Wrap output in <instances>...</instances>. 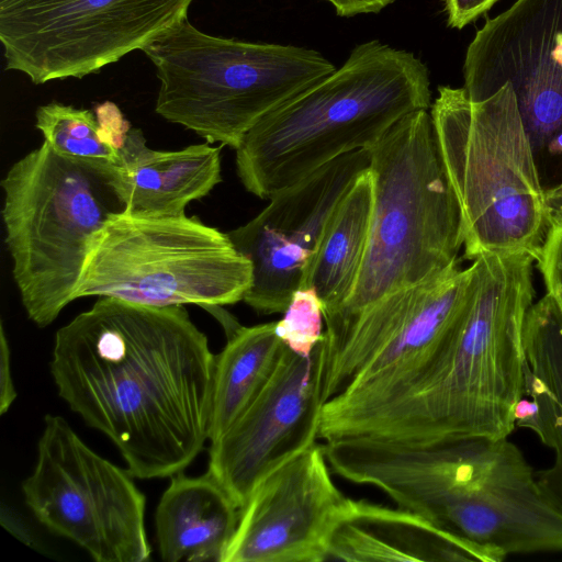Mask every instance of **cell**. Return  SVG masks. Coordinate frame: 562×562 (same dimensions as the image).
I'll list each match as a JSON object with an SVG mask.
<instances>
[{
	"mask_svg": "<svg viewBox=\"0 0 562 562\" xmlns=\"http://www.w3.org/2000/svg\"><path fill=\"white\" fill-rule=\"evenodd\" d=\"M215 355L178 306L99 297L55 336L59 396L138 479L182 472L209 440Z\"/></svg>",
	"mask_w": 562,
	"mask_h": 562,
	"instance_id": "cell-1",
	"label": "cell"
},
{
	"mask_svg": "<svg viewBox=\"0 0 562 562\" xmlns=\"http://www.w3.org/2000/svg\"><path fill=\"white\" fill-rule=\"evenodd\" d=\"M533 261L527 254L474 258L469 297L415 382L335 439L508 438L522 392V334L532 305Z\"/></svg>",
	"mask_w": 562,
	"mask_h": 562,
	"instance_id": "cell-2",
	"label": "cell"
},
{
	"mask_svg": "<svg viewBox=\"0 0 562 562\" xmlns=\"http://www.w3.org/2000/svg\"><path fill=\"white\" fill-rule=\"evenodd\" d=\"M359 480L477 547L492 562L562 551V509L507 438L370 441Z\"/></svg>",
	"mask_w": 562,
	"mask_h": 562,
	"instance_id": "cell-3",
	"label": "cell"
},
{
	"mask_svg": "<svg viewBox=\"0 0 562 562\" xmlns=\"http://www.w3.org/2000/svg\"><path fill=\"white\" fill-rule=\"evenodd\" d=\"M427 66L380 41L355 47L344 65L262 116L236 150L244 188L270 199L430 106Z\"/></svg>",
	"mask_w": 562,
	"mask_h": 562,
	"instance_id": "cell-4",
	"label": "cell"
},
{
	"mask_svg": "<svg viewBox=\"0 0 562 562\" xmlns=\"http://www.w3.org/2000/svg\"><path fill=\"white\" fill-rule=\"evenodd\" d=\"M430 114L460 207L464 256L536 260L549 228L546 190L510 85L481 101L464 88L439 87Z\"/></svg>",
	"mask_w": 562,
	"mask_h": 562,
	"instance_id": "cell-5",
	"label": "cell"
},
{
	"mask_svg": "<svg viewBox=\"0 0 562 562\" xmlns=\"http://www.w3.org/2000/svg\"><path fill=\"white\" fill-rule=\"evenodd\" d=\"M368 149L373 202L364 260L347 303L324 321L353 315L445 271L459 262L463 246L460 207L431 114H407Z\"/></svg>",
	"mask_w": 562,
	"mask_h": 562,
	"instance_id": "cell-6",
	"label": "cell"
},
{
	"mask_svg": "<svg viewBox=\"0 0 562 562\" xmlns=\"http://www.w3.org/2000/svg\"><path fill=\"white\" fill-rule=\"evenodd\" d=\"M114 168L69 159L43 140L1 180L13 280L38 327L50 325L75 301L92 236L125 210Z\"/></svg>",
	"mask_w": 562,
	"mask_h": 562,
	"instance_id": "cell-7",
	"label": "cell"
},
{
	"mask_svg": "<svg viewBox=\"0 0 562 562\" xmlns=\"http://www.w3.org/2000/svg\"><path fill=\"white\" fill-rule=\"evenodd\" d=\"M142 50L160 81L156 113L234 149L262 116L336 70L314 49L216 37L187 18Z\"/></svg>",
	"mask_w": 562,
	"mask_h": 562,
	"instance_id": "cell-8",
	"label": "cell"
},
{
	"mask_svg": "<svg viewBox=\"0 0 562 562\" xmlns=\"http://www.w3.org/2000/svg\"><path fill=\"white\" fill-rule=\"evenodd\" d=\"M251 282V263L227 233L186 214L124 210L92 236L75 300L206 308L243 301Z\"/></svg>",
	"mask_w": 562,
	"mask_h": 562,
	"instance_id": "cell-9",
	"label": "cell"
},
{
	"mask_svg": "<svg viewBox=\"0 0 562 562\" xmlns=\"http://www.w3.org/2000/svg\"><path fill=\"white\" fill-rule=\"evenodd\" d=\"M133 477L88 447L64 417L47 415L22 490L40 522L93 560L144 562L151 552L146 501Z\"/></svg>",
	"mask_w": 562,
	"mask_h": 562,
	"instance_id": "cell-10",
	"label": "cell"
},
{
	"mask_svg": "<svg viewBox=\"0 0 562 562\" xmlns=\"http://www.w3.org/2000/svg\"><path fill=\"white\" fill-rule=\"evenodd\" d=\"M193 0H8L0 3L5 68L40 85L82 78L143 49L187 18Z\"/></svg>",
	"mask_w": 562,
	"mask_h": 562,
	"instance_id": "cell-11",
	"label": "cell"
},
{
	"mask_svg": "<svg viewBox=\"0 0 562 562\" xmlns=\"http://www.w3.org/2000/svg\"><path fill=\"white\" fill-rule=\"evenodd\" d=\"M464 90L481 101L505 83L535 154L562 155V0H516L469 44Z\"/></svg>",
	"mask_w": 562,
	"mask_h": 562,
	"instance_id": "cell-12",
	"label": "cell"
},
{
	"mask_svg": "<svg viewBox=\"0 0 562 562\" xmlns=\"http://www.w3.org/2000/svg\"><path fill=\"white\" fill-rule=\"evenodd\" d=\"M323 344L308 357L286 346L256 398L211 442L209 472L240 509L257 485L319 438Z\"/></svg>",
	"mask_w": 562,
	"mask_h": 562,
	"instance_id": "cell-13",
	"label": "cell"
},
{
	"mask_svg": "<svg viewBox=\"0 0 562 562\" xmlns=\"http://www.w3.org/2000/svg\"><path fill=\"white\" fill-rule=\"evenodd\" d=\"M370 162L369 149L345 154L272 195L257 216L227 233L251 263L247 305L266 315L285 311L328 218Z\"/></svg>",
	"mask_w": 562,
	"mask_h": 562,
	"instance_id": "cell-14",
	"label": "cell"
},
{
	"mask_svg": "<svg viewBox=\"0 0 562 562\" xmlns=\"http://www.w3.org/2000/svg\"><path fill=\"white\" fill-rule=\"evenodd\" d=\"M323 443L272 471L239 510L223 562H323L352 498L334 483Z\"/></svg>",
	"mask_w": 562,
	"mask_h": 562,
	"instance_id": "cell-15",
	"label": "cell"
},
{
	"mask_svg": "<svg viewBox=\"0 0 562 562\" xmlns=\"http://www.w3.org/2000/svg\"><path fill=\"white\" fill-rule=\"evenodd\" d=\"M329 560L491 562L481 549L417 513L364 499H352L348 514L334 530Z\"/></svg>",
	"mask_w": 562,
	"mask_h": 562,
	"instance_id": "cell-16",
	"label": "cell"
},
{
	"mask_svg": "<svg viewBox=\"0 0 562 562\" xmlns=\"http://www.w3.org/2000/svg\"><path fill=\"white\" fill-rule=\"evenodd\" d=\"M221 148L211 143L180 150H155L132 127L121 147L113 183L125 210L182 215L187 205L207 195L222 181Z\"/></svg>",
	"mask_w": 562,
	"mask_h": 562,
	"instance_id": "cell-17",
	"label": "cell"
},
{
	"mask_svg": "<svg viewBox=\"0 0 562 562\" xmlns=\"http://www.w3.org/2000/svg\"><path fill=\"white\" fill-rule=\"evenodd\" d=\"M522 392L515 425L529 428L554 452L537 481L562 509V317L548 294L527 313L522 334Z\"/></svg>",
	"mask_w": 562,
	"mask_h": 562,
	"instance_id": "cell-18",
	"label": "cell"
},
{
	"mask_svg": "<svg viewBox=\"0 0 562 562\" xmlns=\"http://www.w3.org/2000/svg\"><path fill=\"white\" fill-rule=\"evenodd\" d=\"M239 508L207 471L172 475L155 514L159 553L166 562H223Z\"/></svg>",
	"mask_w": 562,
	"mask_h": 562,
	"instance_id": "cell-19",
	"label": "cell"
},
{
	"mask_svg": "<svg viewBox=\"0 0 562 562\" xmlns=\"http://www.w3.org/2000/svg\"><path fill=\"white\" fill-rule=\"evenodd\" d=\"M372 202L369 168L338 202L305 267L301 288L316 291L324 316L340 311L356 288L369 241Z\"/></svg>",
	"mask_w": 562,
	"mask_h": 562,
	"instance_id": "cell-20",
	"label": "cell"
},
{
	"mask_svg": "<svg viewBox=\"0 0 562 562\" xmlns=\"http://www.w3.org/2000/svg\"><path fill=\"white\" fill-rule=\"evenodd\" d=\"M285 345L276 322L238 326L215 356L209 440L220 438L256 398L274 372Z\"/></svg>",
	"mask_w": 562,
	"mask_h": 562,
	"instance_id": "cell-21",
	"label": "cell"
},
{
	"mask_svg": "<svg viewBox=\"0 0 562 562\" xmlns=\"http://www.w3.org/2000/svg\"><path fill=\"white\" fill-rule=\"evenodd\" d=\"M35 127L57 154L77 161L114 167L122 144L106 130L95 112L58 102L37 108Z\"/></svg>",
	"mask_w": 562,
	"mask_h": 562,
	"instance_id": "cell-22",
	"label": "cell"
},
{
	"mask_svg": "<svg viewBox=\"0 0 562 562\" xmlns=\"http://www.w3.org/2000/svg\"><path fill=\"white\" fill-rule=\"evenodd\" d=\"M282 314L276 322L278 337L293 352L308 357L324 339L322 300L313 288H300Z\"/></svg>",
	"mask_w": 562,
	"mask_h": 562,
	"instance_id": "cell-23",
	"label": "cell"
},
{
	"mask_svg": "<svg viewBox=\"0 0 562 562\" xmlns=\"http://www.w3.org/2000/svg\"><path fill=\"white\" fill-rule=\"evenodd\" d=\"M536 260L547 294L562 317V220L549 221V228Z\"/></svg>",
	"mask_w": 562,
	"mask_h": 562,
	"instance_id": "cell-24",
	"label": "cell"
},
{
	"mask_svg": "<svg viewBox=\"0 0 562 562\" xmlns=\"http://www.w3.org/2000/svg\"><path fill=\"white\" fill-rule=\"evenodd\" d=\"M497 0H445L448 25L463 29L488 11Z\"/></svg>",
	"mask_w": 562,
	"mask_h": 562,
	"instance_id": "cell-25",
	"label": "cell"
},
{
	"mask_svg": "<svg viewBox=\"0 0 562 562\" xmlns=\"http://www.w3.org/2000/svg\"><path fill=\"white\" fill-rule=\"evenodd\" d=\"M11 374L10 347L1 324L0 329V414L7 413L16 397Z\"/></svg>",
	"mask_w": 562,
	"mask_h": 562,
	"instance_id": "cell-26",
	"label": "cell"
},
{
	"mask_svg": "<svg viewBox=\"0 0 562 562\" xmlns=\"http://www.w3.org/2000/svg\"><path fill=\"white\" fill-rule=\"evenodd\" d=\"M333 4L339 16H353L362 13H376L394 0H323Z\"/></svg>",
	"mask_w": 562,
	"mask_h": 562,
	"instance_id": "cell-27",
	"label": "cell"
},
{
	"mask_svg": "<svg viewBox=\"0 0 562 562\" xmlns=\"http://www.w3.org/2000/svg\"><path fill=\"white\" fill-rule=\"evenodd\" d=\"M4 1H8V0H0V3H1V2H4Z\"/></svg>",
	"mask_w": 562,
	"mask_h": 562,
	"instance_id": "cell-28",
	"label": "cell"
}]
</instances>
